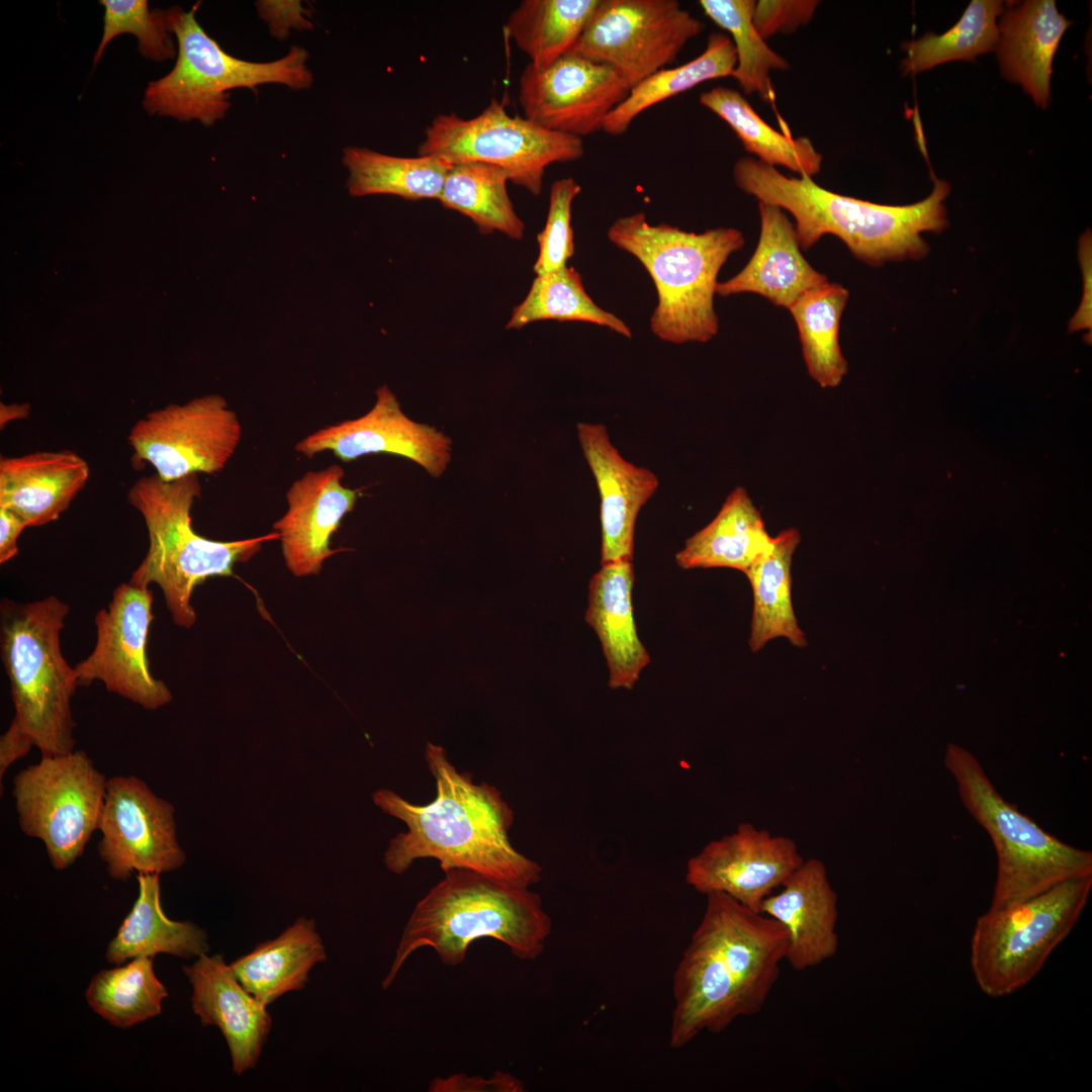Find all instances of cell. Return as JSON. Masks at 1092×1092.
<instances>
[{"label":"cell","instance_id":"1","mask_svg":"<svg viewBox=\"0 0 1092 1092\" xmlns=\"http://www.w3.org/2000/svg\"><path fill=\"white\" fill-rule=\"evenodd\" d=\"M706 897L701 922L673 974L672 1049L760 1012L786 959L787 933L778 921L725 894Z\"/></svg>","mask_w":1092,"mask_h":1092},{"label":"cell","instance_id":"2","mask_svg":"<svg viewBox=\"0 0 1092 1092\" xmlns=\"http://www.w3.org/2000/svg\"><path fill=\"white\" fill-rule=\"evenodd\" d=\"M425 759L436 782L433 801L414 804L386 789L373 794L375 805L407 826L389 842L387 869L401 875L417 859L435 858L443 873L465 869L524 888L538 883L540 864L511 842L514 811L499 790L486 782L474 784L470 774L450 762L442 746L429 742Z\"/></svg>","mask_w":1092,"mask_h":1092},{"label":"cell","instance_id":"3","mask_svg":"<svg viewBox=\"0 0 1092 1092\" xmlns=\"http://www.w3.org/2000/svg\"><path fill=\"white\" fill-rule=\"evenodd\" d=\"M733 178L744 193L794 217L801 250L810 249L824 235H833L855 258L872 266L926 256L929 248L920 234L941 232L948 224L943 201L950 187L937 179L923 200L885 205L835 193L810 177L785 176L750 157L735 162Z\"/></svg>","mask_w":1092,"mask_h":1092},{"label":"cell","instance_id":"4","mask_svg":"<svg viewBox=\"0 0 1092 1092\" xmlns=\"http://www.w3.org/2000/svg\"><path fill=\"white\" fill-rule=\"evenodd\" d=\"M552 929L541 897L529 888L506 884L465 869L444 877L416 904L405 923L390 969L387 989L406 960L431 947L442 964L465 961L470 944L482 937L504 943L519 960L537 959Z\"/></svg>","mask_w":1092,"mask_h":1092},{"label":"cell","instance_id":"5","mask_svg":"<svg viewBox=\"0 0 1092 1092\" xmlns=\"http://www.w3.org/2000/svg\"><path fill=\"white\" fill-rule=\"evenodd\" d=\"M607 236L637 258L655 284L658 303L650 328L656 337L684 344L705 343L717 335V277L729 256L744 246L739 230L696 234L665 222L651 225L643 212H637L616 219Z\"/></svg>","mask_w":1092,"mask_h":1092},{"label":"cell","instance_id":"6","mask_svg":"<svg viewBox=\"0 0 1092 1092\" xmlns=\"http://www.w3.org/2000/svg\"><path fill=\"white\" fill-rule=\"evenodd\" d=\"M201 495L198 474L166 482L157 474L142 476L127 492V502L140 512L149 535L148 552L128 582L149 588L156 583L176 625L193 626L196 620L191 598L194 588L209 577L230 576L238 562L252 558L265 536L217 541L202 537L192 527L191 509Z\"/></svg>","mask_w":1092,"mask_h":1092},{"label":"cell","instance_id":"7","mask_svg":"<svg viewBox=\"0 0 1092 1092\" xmlns=\"http://www.w3.org/2000/svg\"><path fill=\"white\" fill-rule=\"evenodd\" d=\"M70 608L55 596L1 603V659L10 681L11 721L41 756L74 751L71 699L78 685L63 656L60 633Z\"/></svg>","mask_w":1092,"mask_h":1092},{"label":"cell","instance_id":"8","mask_svg":"<svg viewBox=\"0 0 1092 1092\" xmlns=\"http://www.w3.org/2000/svg\"><path fill=\"white\" fill-rule=\"evenodd\" d=\"M943 764L953 778L964 807L985 829L995 848L997 874L990 910L1092 876V852L1062 841L1006 801L968 749L949 743Z\"/></svg>","mask_w":1092,"mask_h":1092},{"label":"cell","instance_id":"9","mask_svg":"<svg viewBox=\"0 0 1092 1092\" xmlns=\"http://www.w3.org/2000/svg\"><path fill=\"white\" fill-rule=\"evenodd\" d=\"M200 2L189 11L180 6L167 9L171 31L177 39V60L166 76L149 83L143 106L149 114L171 116L181 121L199 120L210 126L223 118L231 107L229 91L278 83L292 89L312 85L306 62L308 53L291 47L281 59L255 63L224 52L195 18Z\"/></svg>","mask_w":1092,"mask_h":1092},{"label":"cell","instance_id":"10","mask_svg":"<svg viewBox=\"0 0 1092 1092\" xmlns=\"http://www.w3.org/2000/svg\"><path fill=\"white\" fill-rule=\"evenodd\" d=\"M1092 876L1061 883L975 924L970 964L980 990L1001 998L1026 986L1068 937L1084 911Z\"/></svg>","mask_w":1092,"mask_h":1092},{"label":"cell","instance_id":"11","mask_svg":"<svg viewBox=\"0 0 1092 1092\" xmlns=\"http://www.w3.org/2000/svg\"><path fill=\"white\" fill-rule=\"evenodd\" d=\"M418 155L437 156L453 164H492L503 168L511 182L539 195L547 167L581 159L584 145L580 138L509 114L504 103L492 98L470 118L454 112L435 116L424 131Z\"/></svg>","mask_w":1092,"mask_h":1092},{"label":"cell","instance_id":"12","mask_svg":"<svg viewBox=\"0 0 1092 1092\" xmlns=\"http://www.w3.org/2000/svg\"><path fill=\"white\" fill-rule=\"evenodd\" d=\"M107 779L85 751L41 756L13 779L20 830L39 839L51 864L65 870L98 830Z\"/></svg>","mask_w":1092,"mask_h":1092},{"label":"cell","instance_id":"13","mask_svg":"<svg viewBox=\"0 0 1092 1092\" xmlns=\"http://www.w3.org/2000/svg\"><path fill=\"white\" fill-rule=\"evenodd\" d=\"M702 30L676 0H601L569 53L612 67L632 88L674 63Z\"/></svg>","mask_w":1092,"mask_h":1092},{"label":"cell","instance_id":"14","mask_svg":"<svg viewBox=\"0 0 1092 1092\" xmlns=\"http://www.w3.org/2000/svg\"><path fill=\"white\" fill-rule=\"evenodd\" d=\"M241 438L237 414L222 396L210 394L147 414L132 426L127 440L134 455L170 482L221 471Z\"/></svg>","mask_w":1092,"mask_h":1092},{"label":"cell","instance_id":"15","mask_svg":"<svg viewBox=\"0 0 1092 1092\" xmlns=\"http://www.w3.org/2000/svg\"><path fill=\"white\" fill-rule=\"evenodd\" d=\"M98 830V853L114 880L126 881L134 872L161 875L185 862L174 807L135 776L107 780Z\"/></svg>","mask_w":1092,"mask_h":1092},{"label":"cell","instance_id":"16","mask_svg":"<svg viewBox=\"0 0 1092 1092\" xmlns=\"http://www.w3.org/2000/svg\"><path fill=\"white\" fill-rule=\"evenodd\" d=\"M153 593L130 582L121 583L106 609L95 617L96 645L91 654L74 668L80 687L101 680L108 692L157 710L169 704L172 694L166 684L155 678L147 656Z\"/></svg>","mask_w":1092,"mask_h":1092},{"label":"cell","instance_id":"17","mask_svg":"<svg viewBox=\"0 0 1092 1092\" xmlns=\"http://www.w3.org/2000/svg\"><path fill=\"white\" fill-rule=\"evenodd\" d=\"M630 89L612 67L568 53L544 69L528 64L519 80L518 98L526 118L582 139L603 130L605 119Z\"/></svg>","mask_w":1092,"mask_h":1092},{"label":"cell","instance_id":"18","mask_svg":"<svg viewBox=\"0 0 1092 1092\" xmlns=\"http://www.w3.org/2000/svg\"><path fill=\"white\" fill-rule=\"evenodd\" d=\"M803 860L794 839L745 822L690 857L685 879L700 894L722 893L760 912Z\"/></svg>","mask_w":1092,"mask_h":1092},{"label":"cell","instance_id":"19","mask_svg":"<svg viewBox=\"0 0 1092 1092\" xmlns=\"http://www.w3.org/2000/svg\"><path fill=\"white\" fill-rule=\"evenodd\" d=\"M295 450L309 458L331 451L344 462L368 454H392L439 477L451 458V440L437 429L407 418L396 396L383 385L376 390V401L365 415L318 429L297 442Z\"/></svg>","mask_w":1092,"mask_h":1092},{"label":"cell","instance_id":"20","mask_svg":"<svg viewBox=\"0 0 1092 1092\" xmlns=\"http://www.w3.org/2000/svg\"><path fill=\"white\" fill-rule=\"evenodd\" d=\"M338 464L307 471L286 491L287 510L273 524L285 564L295 576L318 574L326 559L339 552L331 538L357 502L359 490L343 485Z\"/></svg>","mask_w":1092,"mask_h":1092},{"label":"cell","instance_id":"21","mask_svg":"<svg viewBox=\"0 0 1092 1092\" xmlns=\"http://www.w3.org/2000/svg\"><path fill=\"white\" fill-rule=\"evenodd\" d=\"M182 971L192 987V1011L203 1026L220 1030L234 1073L254 1069L272 1027L267 1006L245 989L220 954H202Z\"/></svg>","mask_w":1092,"mask_h":1092},{"label":"cell","instance_id":"22","mask_svg":"<svg viewBox=\"0 0 1092 1092\" xmlns=\"http://www.w3.org/2000/svg\"><path fill=\"white\" fill-rule=\"evenodd\" d=\"M780 888L763 901L760 912L786 930L785 960L802 972L833 958L839 947L838 896L825 863L804 859Z\"/></svg>","mask_w":1092,"mask_h":1092},{"label":"cell","instance_id":"23","mask_svg":"<svg viewBox=\"0 0 1092 1092\" xmlns=\"http://www.w3.org/2000/svg\"><path fill=\"white\" fill-rule=\"evenodd\" d=\"M577 436L601 499V565L632 560L635 523L658 487L649 469L625 460L602 424L578 423Z\"/></svg>","mask_w":1092,"mask_h":1092},{"label":"cell","instance_id":"24","mask_svg":"<svg viewBox=\"0 0 1092 1092\" xmlns=\"http://www.w3.org/2000/svg\"><path fill=\"white\" fill-rule=\"evenodd\" d=\"M760 234L750 260L736 275L718 282L716 293L758 294L777 306L789 308L802 294L828 281L801 253L795 226L786 212L758 202Z\"/></svg>","mask_w":1092,"mask_h":1092},{"label":"cell","instance_id":"25","mask_svg":"<svg viewBox=\"0 0 1092 1092\" xmlns=\"http://www.w3.org/2000/svg\"><path fill=\"white\" fill-rule=\"evenodd\" d=\"M88 478L87 461L71 450L1 457L0 508L20 516L27 527H40L70 507Z\"/></svg>","mask_w":1092,"mask_h":1092},{"label":"cell","instance_id":"26","mask_svg":"<svg viewBox=\"0 0 1092 1092\" xmlns=\"http://www.w3.org/2000/svg\"><path fill=\"white\" fill-rule=\"evenodd\" d=\"M1071 21L1053 0H1028L1002 12L996 46L1002 75L1022 86L1036 105L1050 101L1052 64Z\"/></svg>","mask_w":1092,"mask_h":1092},{"label":"cell","instance_id":"27","mask_svg":"<svg viewBox=\"0 0 1092 1092\" xmlns=\"http://www.w3.org/2000/svg\"><path fill=\"white\" fill-rule=\"evenodd\" d=\"M634 578L632 560H619L602 564L589 581L585 621L602 644L611 689L631 690L650 661L634 621Z\"/></svg>","mask_w":1092,"mask_h":1092},{"label":"cell","instance_id":"28","mask_svg":"<svg viewBox=\"0 0 1092 1092\" xmlns=\"http://www.w3.org/2000/svg\"><path fill=\"white\" fill-rule=\"evenodd\" d=\"M327 959L312 918L299 917L277 937L263 941L230 966L238 980L263 1005L302 990L312 968Z\"/></svg>","mask_w":1092,"mask_h":1092},{"label":"cell","instance_id":"29","mask_svg":"<svg viewBox=\"0 0 1092 1092\" xmlns=\"http://www.w3.org/2000/svg\"><path fill=\"white\" fill-rule=\"evenodd\" d=\"M160 875L136 874L138 898L106 949L110 964L168 953L199 958L209 950L207 933L190 921L168 918L161 904Z\"/></svg>","mask_w":1092,"mask_h":1092},{"label":"cell","instance_id":"30","mask_svg":"<svg viewBox=\"0 0 1092 1092\" xmlns=\"http://www.w3.org/2000/svg\"><path fill=\"white\" fill-rule=\"evenodd\" d=\"M771 540L745 488L730 492L716 517L691 536L675 555L684 569L725 567L745 573Z\"/></svg>","mask_w":1092,"mask_h":1092},{"label":"cell","instance_id":"31","mask_svg":"<svg viewBox=\"0 0 1092 1092\" xmlns=\"http://www.w3.org/2000/svg\"><path fill=\"white\" fill-rule=\"evenodd\" d=\"M801 540L796 528L771 537L763 554L744 573L753 595L749 647L756 652L776 638H786L794 646L805 647L807 640L800 628L792 603L791 567Z\"/></svg>","mask_w":1092,"mask_h":1092},{"label":"cell","instance_id":"32","mask_svg":"<svg viewBox=\"0 0 1092 1092\" xmlns=\"http://www.w3.org/2000/svg\"><path fill=\"white\" fill-rule=\"evenodd\" d=\"M700 103L723 119L744 149L768 166H782L800 177L813 178L821 170L822 155L805 136L792 138L766 123L738 91L717 86L703 92Z\"/></svg>","mask_w":1092,"mask_h":1092},{"label":"cell","instance_id":"33","mask_svg":"<svg viewBox=\"0 0 1092 1092\" xmlns=\"http://www.w3.org/2000/svg\"><path fill=\"white\" fill-rule=\"evenodd\" d=\"M342 161L352 196L389 194L407 200L438 199L453 163L437 156L396 157L348 147Z\"/></svg>","mask_w":1092,"mask_h":1092},{"label":"cell","instance_id":"34","mask_svg":"<svg viewBox=\"0 0 1092 1092\" xmlns=\"http://www.w3.org/2000/svg\"><path fill=\"white\" fill-rule=\"evenodd\" d=\"M601 0H523L510 14L505 31L529 58L544 69L568 54Z\"/></svg>","mask_w":1092,"mask_h":1092},{"label":"cell","instance_id":"35","mask_svg":"<svg viewBox=\"0 0 1092 1092\" xmlns=\"http://www.w3.org/2000/svg\"><path fill=\"white\" fill-rule=\"evenodd\" d=\"M735 66L736 53L730 36L711 33L699 57L675 68L661 69L632 87L605 119L603 130L614 136L624 134L645 110L703 82L731 77Z\"/></svg>","mask_w":1092,"mask_h":1092},{"label":"cell","instance_id":"36","mask_svg":"<svg viewBox=\"0 0 1092 1092\" xmlns=\"http://www.w3.org/2000/svg\"><path fill=\"white\" fill-rule=\"evenodd\" d=\"M848 297L845 287L827 281L802 294L788 308L798 328L808 373L823 388L836 387L847 373L839 325Z\"/></svg>","mask_w":1092,"mask_h":1092},{"label":"cell","instance_id":"37","mask_svg":"<svg viewBox=\"0 0 1092 1092\" xmlns=\"http://www.w3.org/2000/svg\"><path fill=\"white\" fill-rule=\"evenodd\" d=\"M508 173L481 162L454 163L438 200L469 217L482 234L495 231L514 240L524 236L525 222L514 209L507 190Z\"/></svg>","mask_w":1092,"mask_h":1092},{"label":"cell","instance_id":"38","mask_svg":"<svg viewBox=\"0 0 1092 1092\" xmlns=\"http://www.w3.org/2000/svg\"><path fill=\"white\" fill-rule=\"evenodd\" d=\"M168 992L153 958L140 957L97 973L85 991L89 1007L111 1025L127 1028L159 1015Z\"/></svg>","mask_w":1092,"mask_h":1092},{"label":"cell","instance_id":"39","mask_svg":"<svg viewBox=\"0 0 1092 1092\" xmlns=\"http://www.w3.org/2000/svg\"><path fill=\"white\" fill-rule=\"evenodd\" d=\"M584 322L607 327L631 338L629 326L617 315L601 308L586 293L580 274L564 267L536 275L525 299L517 305L507 329H522L538 321Z\"/></svg>","mask_w":1092,"mask_h":1092},{"label":"cell","instance_id":"40","mask_svg":"<svg viewBox=\"0 0 1092 1092\" xmlns=\"http://www.w3.org/2000/svg\"><path fill=\"white\" fill-rule=\"evenodd\" d=\"M1003 12L998 0H973L961 19L942 34L927 33L906 42L904 74L915 75L951 61H973L996 50L999 37L997 17Z\"/></svg>","mask_w":1092,"mask_h":1092},{"label":"cell","instance_id":"41","mask_svg":"<svg viewBox=\"0 0 1092 1092\" xmlns=\"http://www.w3.org/2000/svg\"><path fill=\"white\" fill-rule=\"evenodd\" d=\"M704 13L725 29L734 44L736 66L731 77L741 90L756 93L765 102L774 100L771 71H786L788 61L770 49L752 22L753 0H700Z\"/></svg>","mask_w":1092,"mask_h":1092},{"label":"cell","instance_id":"42","mask_svg":"<svg viewBox=\"0 0 1092 1092\" xmlns=\"http://www.w3.org/2000/svg\"><path fill=\"white\" fill-rule=\"evenodd\" d=\"M100 4L104 7V26L94 65L102 58L106 46L122 33L136 36L139 52L145 58L163 62L175 57L167 10L150 11L146 0H101Z\"/></svg>","mask_w":1092,"mask_h":1092},{"label":"cell","instance_id":"43","mask_svg":"<svg viewBox=\"0 0 1092 1092\" xmlns=\"http://www.w3.org/2000/svg\"><path fill=\"white\" fill-rule=\"evenodd\" d=\"M580 191V185L571 177L552 184L546 223L537 236L539 254L533 267L536 275L566 267L568 259L574 254L571 205Z\"/></svg>","mask_w":1092,"mask_h":1092},{"label":"cell","instance_id":"44","mask_svg":"<svg viewBox=\"0 0 1092 1092\" xmlns=\"http://www.w3.org/2000/svg\"><path fill=\"white\" fill-rule=\"evenodd\" d=\"M818 5L815 0L755 1L752 22L764 39L778 32L790 33L808 23Z\"/></svg>","mask_w":1092,"mask_h":1092},{"label":"cell","instance_id":"45","mask_svg":"<svg viewBox=\"0 0 1092 1092\" xmlns=\"http://www.w3.org/2000/svg\"><path fill=\"white\" fill-rule=\"evenodd\" d=\"M430 1092H523L525 1084L508 1072L496 1071L490 1077L452 1074L435 1078L429 1084Z\"/></svg>","mask_w":1092,"mask_h":1092},{"label":"cell","instance_id":"46","mask_svg":"<svg viewBox=\"0 0 1092 1092\" xmlns=\"http://www.w3.org/2000/svg\"><path fill=\"white\" fill-rule=\"evenodd\" d=\"M257 7L261 17L269 24L271 33L284 37L291 26L311 28L312 24L301 16L305 10L300 2L260 1Z\"/></svg>","mask_w":1092,"mask_h":1092},{"label":"cell","instance_id":"47","mask_svg":"<svg viewBox=\"0 0 1092 1092\" xmlns=\"http://www.w3.org/2000/svg\"><path fill=\"white\" fill-rule=\"evenodd\" d=\"M1087 231L1079 242V261L1083 276V296L1076 313L1070 321V332L1092 331L1091 288H1092V241Z\"/></svg>","mask_w":1092,"mask_h":1092},{"label":"cell","instance_id":"48","mask_svg":"<svg viewBox=\"0 0 1092 1092\" xmlns=\"http://www.w3.org/2000/svg\"><path fill=\"white\" fill-rule=\"evenodd\" d=\"M25 521L14 512L0 508V562L12 559L18 553L17 539L24 528Z\"/></svg>","mask_w":1092,"mask_h":1092},{"label":"cell","instance_id":"49","mask_svg":"<svg viewBox=\"0 0 1092 1092\" xmlns=\"http://www.w3.org/2000/svg\"><path fill=\"white\" fill-rule=\"evenodd\" d=\"M30 740L24 736L17 727L10 726L0 739V781L2 786L3 776L8 767L17 759L25 756L32 747Z\"/></svg>","mask_w":1092,"mask_h":1092}]
</instances>
